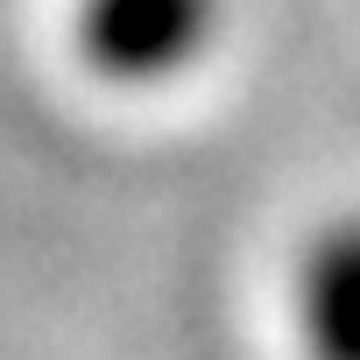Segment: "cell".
I'll list each match as a JSON object with an SVG mask.
<instances>
[{
	"mask_svg": "<svg viewBox=\"0 0 360 360\" xmlns=\"http://www.w3.org/2000/svg\"><path fill=\"white\" fill-rule=\"evenodd\" d=\"M226 0H78V50L106 85H162L219 36Z\"/></svg>",
	"mask_w": 360,
	"mask_h": 360,
	"instance_id": "cell-1",
	"label": "cell"
},
{
	"mask_svg": "<svg viewBox=\"0 0 360 360\" xmlns=\"http://www.w3.org/2000/svg\"><path fill=\"white\" fill-rule=\"evenodd\" d=\"M297 318L311 360H360V212L311 233L297 269Z\"/></svg>",
	"mask_w": 360,
	"mask_h": 360,
	"instance_id": "cell-2",
	"label": "cell"
}]
</instances>
